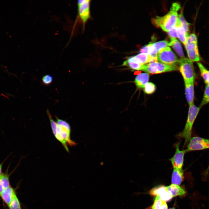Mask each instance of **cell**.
<instances>
[{"mask_svg":"<svg viewBox=\"0 0 209 209\" xmlns=\"http://www.w3.org/2000/svg\"><path fill=\"white\" fill-rule=\"evenodd\" d=\"M46 113L50 120L54 135L56 139L61 143L66 150L69 152L67 145L72 146L76 144V143L71 138V128L70 125L64 126L58 125L53 119L48 109L47 110Z\"/></svg>","mask_w":209,"mask_h":209,"instance_id":"obj_1","label":"cell"},{"mask_svg":"<svg viewBox=\"0 0 209 209\" xmlns=\"http://www.w3.org/2000/svg\"><path fill=\"white\" fill-rule=\"evenodd\" d=\"M180 8V5L178 3H173L167 14L162 17L156 16L153 18L152 20V23L163 30L169 32L175 26L178 19V11Z\"/></svg>","mask_w":209,"mask_h":209,"instance_id":"obj_2","label":"cell"},{"mask_svg":"<svg viewBox=\"0 0 209 209\" xmlns=\"http://www.w3.org/2000/svg\"><path fill=\"white\" fill-rule=\"evenodd\" d=\"M200 108L194 104L190 105L186 124L183 130L177 136L185 140L184 145H187L191 138L192 130L194 122Z\"/></svg>","mask_w":209,"mask_h":209,"instance_id":"obj_3","label":"cell"},{"mask_svg":"<svg viewBox=\"0 0 209 209\" xmlns=\"http://www.w3.org/2000/svg\"><path fill=\"white\" fill-rule=\"evenodd\" d=\"M179 64L184 82H194L195 74L192 62L189 58L184 57L179 60Z\"/></svg>","mask_w":209,"mask_h":209,"instance_id":"obj_4","label":"cell"},{"mask_svg":"<svg viewBox=\"0 0 209 209\" xmlns=\"http://www.w3.org/2000/svg\"><path fill=\"white\" fill-rule=\"evenodd\" d=\"M176 66L168 65L158 62H153L142 65L141 70L148 73L156 74L177 70Z\"/></svg>","mask_w":209,"mask_h":209,"instance_id":"obj_5","label":"cell"},{"mask_svg":"<svg viewBox=\"0 0 209 209\" xmlns=\"http://www.w3.org/2000/svg\"><path fill=\"white\" fill-rule=\"evenodd\" d=\"M189 58L193 62H199L201 60L197 45L196 36L194 33L189 35L185 45Z\"/></svg>","mask_w":209,"mask_h":209,"instance_id":"obj_6","label":"cell"},{"mask_svg":"<svg viewBox=\"0 0 209 209\" xmlns=\"http://www.w3.org/2000/svg\"><path fill=\"white\" fill-rule=\"evenodd\" d=\"M157 61L163 64L177 66L179 59L171 48L166 47L161 49L157 53Z\"/></svg>","mask_w":209,"mask_h":209,"instance_id":"obj_7","label":"cell"},{"mask_svg":"<svg viewBox=\"0 0 209 209\" xmlns=\"http://www.w3.org/2000/svg\"><path fill=\"white\" fill-rule=\"evenodd\" d=\"M209 148V139L198 136L191 137L187 145V152Z\"/></svg>","mask_w":209,"mask_h":209,"instance_id":"obj_8","label":"cell"},{"mask_svg":"<svg viewBox=\"0 0 209 209\" xmlns=\"http://www.w3.org/2000/svg\"><path fill=\"white\" fill-rule=\"evenodd\" d=\"M180 142L174 144L175 151L173 156L169 160L173 169H182L183 165L185 154L187 153L186 149L180 150L179 148Z\"/></svg>","mask_w":209,"mask_h":209,"instance_id":"obj_9","label":"cell"},{"mask_svg":"<svg viewBox=\"0 0 209 209\" xmlns=\"http://www.w3.org/2000/svg\"><path fill=\"white\" fill-rule=\"evenodd\" d=\"M90 0H81L78 1V10L79 16L85 23L90 17Z\"/></svg>","mask_w":209,"mask_h":209,"instance_id":"obj_10","label":"cell"},{"mask_svg":"<svg viewBox=\"0 0 209 209\" xmlns=\"http://www.w3.org/2000/svg\"><path fill=\"white\" fill-rule=\"evenodd\" d=\"M133 57L136 62L141 65L158 62L157 58L154 57L147 53H140Z\"/></svg>","mask_w":209,"mask_h":209,"instance_id":"obj_11","label":"cell"},{"mask_svg":"<svg viewBox=\"0 0 209 209\" xmlns=\"http://www.w3.org/2000/svg\"><path fill=\"white\" fill-rule=\"evenodd\" d=\"M184 83L186 98L190 106L194 104V82H184Z\"/></svg>","mask_w":209,"mask_h":209,"instance_id":"obj_12","label":"cell"},{"mask_svg":"<svg viewBox=\"0 0 209 209\" xmlns=\"http://www.w3.org/2000/svg\"><path fill=\"white\" fill-rule=\"evenodd\" d=\"M16 193L10 186L5 189L0 194L3 201L8 206L12 202Z\"/></svg>","mask_w":209,"mask_h":209,"instance_id":"obj_13","label":"cell"},{"mask_svg":"<svg viewBox=\"0 0 209 209\" xmlns=\"http://www.w3.org/2000/svg\"><path fill=\"white\" fill-rule=\"evenodd\" d=\"M166 187L167 190L172 197L178 196L182 197L186 195V193L185 190L179 185L172 183Z\"/></svg>","mask_w":209,"mask_h":209,"instance_id":"obj_14","label":"cell"},{"mask_svg":"<svg viewBox=\"0 0 209 209\" xmlns=\"http://www.w3.org/2000/svg\"><path fill=\"white\" fill-rule=\"evenodd\" d=\"M175 27L176 29L178 37L185 46L186 43L187 39L189 34L185 30L178 17L175 25Z\"/></svg>","mask_w":209,"mask_h":209,"instance_id":"obj_15","label":"cell"},{"mask_svg":"<svg viewBox=\"0 0 209 209\" xmlns=\"http://www.w3.org/2000/svg\"><path fill=\"white\" fill-rule=\"evenodd\" d=\"M149 75L147 73H141L136 77L134 82L138 88H143L146 84L148 82Z\"/></svg>","mask_w":209,"mask_h":209,"instance_id":"obj_16","label":"cell"},{"mask_svg":"<svg viewBox=\"0 0 209 209\" xmlns=\"http://www.w3.org/2000/svg\"><path fill=\"white\" fill-rule=\"evenodd\" d=\"M184 179V173L183 169H173L172 172L171 181L172 184L179 185L182 183Z\"/></svg>","mask_w":209,"mask_h":209,"instance_id":"obj_17","label":"cell"},{"mask_svg":"<svg viewBox=\"0 0 209 209\" xmlns=\"http://www.w3.org/2000/svg\"><path fill=\"white\" fill-rule=\"evenodd\" d=\"M170 42L169 43V46H172L177 54L181 57H185L180 42L176 38L170 37Z\"/></svg>","mask_w":209,"mask_h":209,"instance_id":"obj_18","label":"cell"},{"mask_svg":"<svg viewBox=\"0 0 209 209\" xmlns=\"http://www.w3.org/2000/svg\"><path fill=\"white\" fill-rule=\"evenodd\" d=\"M142 65L136 62L133 56L127 58L122 64V66H127L131 70H141Z\"/></svg>","mask_w":209,"mask_h":209,"instance_id":"obj_19","label":"cell"},{"mask_svg":"<svg viewBox=\"0 0 209 209\" xmlns=\"http://www.w3.org/2000/svg\"><path fill=\"white\" fill-rule=\"evenodd\" d=\"M10 186L9 176L7 172L0 176V194L5 189Z\"/></svg>","mask_w":209,"mask_h":209,"instance_id":"obj_20","label":"cell"},{"mask_svg":"<svg viewBox=\"0 0 209 209\" xmlns=\"http://www.w3.org/2000/svg\"><path fill=\"white\" fill-rule=\"evenodd\" d=\"M152 209H168V207L165 202L156 196L154 199Z\"/></svg>","mask_w":209,"mask_h":209,"instance_id":"obj_21","label":"cell"},{"mask_svg":"<svg viewBox=\"0 0 209 209\" xmlns=\"http://www.w3.org/2000/svg\"><path fill=\"white\" fill-rule=\"evenodd\" d=\"M167 190L166 187L163 185L155 186L152 188L149 191V194L154 196H161L163 192Z\"/></svg>","mask_w":209,"mask_h":209,"instance_id":"obj_22","label":"cell"},{"mask_svg":"<svg viewBox=\"0 0 209 209\" xmlns=\"http://www.w3.org/2000/svg\"><path fill=\"white\" fill-rule=\"evenodd\" d=\"M197 65L199 69L201 75L206 84H209V71L201 63L197 62Z\"/></svg>","mask_w":209,"mask_h":209,"instance_id":"obj_23","label":"cell"},{"mask_svg":"<svg viewBox=\"0 0 209 209\" xmlns=\"http://www.w3.org/2000/svg\"><path fill=\"white\" fill-rule=\"evenodd\" d=\"M209 103V84L206 85L203 96L199 107L200 109L203 106Z\"/></svg>","mask_w":209,"mask_h":209,"instance_id":"obj_24","label":"cell"},{"mask_svg":"<svg viewBox=\"0 0 209 209\" xmlns=\"http://www.w3.org/2000/svg\"><path fill=\"white\" fill-rule=\"evenodd\" d=\"M169 43L166 40H163L152 43V44L157 53L161 49L169 46Z\"/></svg>","mask_w":209,"mask_h":209,"instance_id":"obj_25","label":"cell"},{"mask_svg":"<svg viewBox=\"0 0 209 209\" xmlns=\"http://www.w3.org/2000/svg\"><path fill=\"white\" fill-rule=\"evenodd\" d=\"M143 89L145 93L150 94L153 93L155 91L156 86L153 83L148 82L146 84Z\"/></svg>","mask_w":209,"mask_h":209,"instance_id":"obj_26","label":"cell"},{"mask_svg":"<svg viewBox=\"0 0 209 209\" xmlns=\"http://www.w3.org/2000/svg\"><path fill=\"white\" fill-rule=\"evenodd\" d=\"M8 207L9 209H22L20 201L16 194Z\"/></svg>","mask_w":209,"mask_h":209,"instance_id":"obj_27","label":"cell"},{"mask_svg":"<svg viewBox=\"0 0 209 209\" xmlns=\"http://www.w3.org/2000/svg\"><path fill=\"white\" fill-rule=\"evenodd\" d=\"M178 17L180 21L181 25L185 31L187 33L189 34V26L190 24L188 22L185 20L183 16L182 11L178 15Z\"/></svg>","mask_w":209,"mask_h":209,"instance_id":"obj_28","label":"cell"},{"mask_svg":"<svg viewBox=\"0 0 209 209\" xmlns=\"http://www.w3.org/2000/svg\"><path fill=\"white\" fill-rule=\"evenodd\" d=\"M53 80V78L52 75L49 74H47L42 77V81L44 84L48 85L52 83Z\"/></svg>","mask_w":209,"mask_h":209,"instance_id":"obj_29","label":"cell"},{"mask_svg":"<svg viewBox=\"0 0 209 209\" xmlns=\"http://www.w3.org/2000/svg\"><path fill=\"white\" fill-rule=\"evenodd\" d=\"M170 37L175 38L178 37L176 29L175 26L168 32Z\"/></svg>","mask_w":209,"mask_h":209,"instance_id":"obj_30","label":"cell"},{"mask_svg":"<svg viewBox=\"0 0 209 209\" xmlns=\"http://www.w3.org/2000/svg\"><path fill=\"white\" fill-rule=\"evenodd\" d=\"M209 172V164L208 165V167L207 168V169L206 170V171L205 172V173L204 174V175H207Z\"/></svg>","mask_w":209,"mask_h":209,"instance_id":"obj_31","label":"cell"},{"mask_svg":"<svg viewBox=\"0 0 209 209\" xmlns=\"http://www.w3.org/2000/svg\"><path fill=\"white\" fill-rule=\"evenodd\" d=\"M3 163H0V175L2 174V167Z\"/></svg>","mask_w":209,"mask_h":209,"instance_id":"obj_32","label":"cell"},{"mask_svg":"<svg viewBox=\"0 0 209 209\" xmlns=\"http://www.w3.org/2000/svg\"><path fill=\"white\" fill-rule=\"evenodd\" d=\"M169 209H175V208H174V207H173V208H170Z\"/></svg>","mask_w":209,"mask_h":209,"instance_id":"obj_33","label":"cell"},{"mask_svg":"<svg viewBox=\"0 0 209 209\" xmlns=\"http://www.w3.org/2000/svg\"></svg>","mask_w":209,"mask_h":209,"instance_id":"obj_34","label":"cell"}]
</instances>
